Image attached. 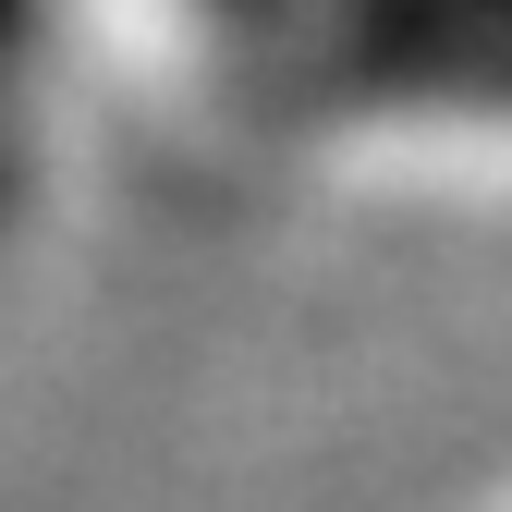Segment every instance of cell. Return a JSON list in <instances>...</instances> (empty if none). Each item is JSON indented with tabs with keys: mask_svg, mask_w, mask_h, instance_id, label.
<instances>
[{
	"mask_svg": "<svg viewBox=\"0 0 512 512\" xmlns=\"http://www.w3.org/2000/svg\"><path fill=\"white\" fill-rule=\"evenodd\" d=\"M354 49L378 86L512 98V0H354Z\"/></svg>",
	"mask_w": 512,
	"mask_h": 512,
	"instance_id": "6da1fadb",
	"label": "cell"
},
{
	"mask_svg": "<svg viewBox=\"0 0 512 512\" xmlns=\"http://www.w3.org/2000/svg\"><path fill=\"white\" fill-rule=\"evenodd\" d=\"M13 13H25V0H0V37H13Z\"/></svg>",
	"mask_w": 512,
	"mask_h": 512,
	"instance_id": "7a4b0ae2",
	"label": "cell"
}]
</instances>
